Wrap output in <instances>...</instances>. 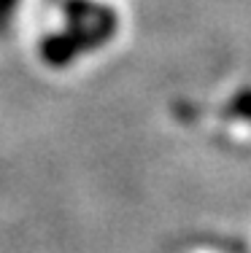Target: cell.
Here are the masks:
<instances>
[{"label": "cell", "mask_w": 251, "mask_h": 253, "mask_svg": "<svg viewBox=\"0 0 251 253\" xmlns=\"http://www.w3.org/2000/svg\"><path fill=\"white\" fill-rule=\"evenodd\" d=\"M11 3H14V0H0V16H3L5 11L11 8Z\"/></svg>", "instance_id": "obj_1"}]
</instances>
